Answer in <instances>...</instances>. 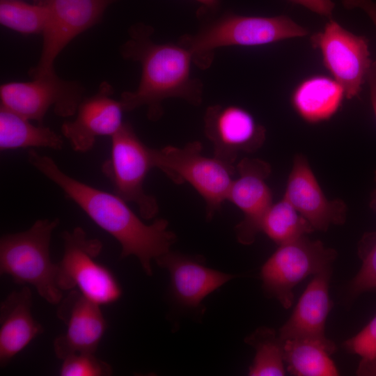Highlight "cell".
Here are the masks:
<instances>
[{"label":"cell","mask_w":376,"mask_h":376,"mask_svg":"<svg viewBox=\"0 0 376 376\" xmlns=\"http://www.w3.org/2000/svg\"><path fill=\"white\" fill-rule=\"evenodd\" d=\"M113 94L112 86L102 81L94 95L82 100L75 118L62 125V134L74 150L86 152L93 147L97 137H111L121 128L125 111L120 100L112 97Z\"/></svg>","instance_id":"cell-15"},{"label":"cell","mask_w":376,"mask_h":376,"mask_svg":"<svg viewBox=\"0 0 376 376\" xmlns=\"http://www.w3.org/2000/svg\"><path fill=\"white\" fill-rule=\"evenodd\" d=\"M359 375L376 376V358L370 361H361L357 371Z\"/></svg>","instance_id":"cell-32"},{"label":"cell","mask_w":376,"mask_h":376,"mask_svg":"<svg viewBox=\"0 0 376 376\" xmlns=\"http://www.w3.org/2000/svg\"><path fill=\"white\" fill-rule=\"evenodd\" d=\"M330 274V269L315 274L292 315L279 331V336L283 341L295 338L329 340L324 335V325L331 308L329 296Z\"/></svg>","instance_id":"cell-19"},{"label":"cell","mask_w":376,"mask_h":376,"mask_svg":"<svg viewBox=\"0 0 376 376\" xmlns=\"http://www.w3.org/2000/svg\"><path fill=\"white\" fill-rule=\"evenodd\" d=\"M346 349L357 354L362 361L376 358V314L373 319L355 336L345 343Z\"/></svg>","instance_id":"cell-28"},{"label":"cell","mask_w":376,"mask_h":376,"mask_svg":"<svg viewBox=\"0 0 376 376\" xmlns=\"http://www.w3.org/2000/svg\"><path fill=\"white\" fill-rule=\"evenodd\" d=\"M116 0H34L46 7L48 17L42 49L31 78L55 72L54 64L62 50L75 37L97 24L106 9Z\"/></svg>","instance_id":"cell-9"},{"label":"cell","mask_w":376,"mask_h":376,"mask_svg":"<svg viewBox=\"0 0 376 376\" xmlns=\"http://www.w3.org/2000/svg\"><path fill=\"white\" fill-rule=\"evenodd\" d=\"M292 3L299 4L320 15L331 19L334 3L331 0H288Z\"/></svg>","instance_id":"cell-29"},{"label":"cell","mask_w":376,"mask_h":376,"mask_svg":"<svg viewBox=\"0 0 376 376\" xmlns=\"http://www.w3.org/2000/svg\"><path fill=\"white\" fill-rule=\"evenodd\" d=\"M358 251L362 264L350 283V291L352 296L364 292H376V232L363 235Z\"/></svg>","instance_id":"cell-26"},{"label":"cell","mask_w":376,"mask_h":376,"mask_svg":"<svg viewBox=\"0 0 376 376\" xmlns=\"http://www.w3.org/2000/svg\"><path fill=\"white\" fill-rule=\"evenodd\" d=\"M100 306L77 289L62 299L56 315L67 331L53 343L57 358L63 360L75 353L95 352L107 328Z\"/></svg>","instance_id":"cell-14"},{"label":"cell","mask_w":376,"mask_h":376,"mask_svg":"<svg viewBox=\"0 0 376 376\" xmlns=\"http://www.w3.org/2000/svg\"><path fill=\"white\" fill-rule=\"evenodd\" d=\"M245 342L256 352L249 368V375H285L283 340L276 336L274 329L261 327L245 338Z\"/></svg>","instance_id":"cell-24"},{"label":"cell","mask_w":376,"mask_h":376,"mask_svg":"<svg viewBox=\"0 0 376 376\" xmlns=\"http://www.w3.org/2000/svg\"><path fill=\"white\" fill-rule=\"evenodd\" d=\"M48 11L44 6L22 0H0V23L22 34H42Z\"/></svg>","instance_id":"cell-25"},{"label":"cell","mask_w":376,"mask_h":376,"mask_svg":"<svg viewBox=\"0 0 376 376\" xmlns=\"http://www.w3.org/2000/svg\"><path fill=\"white\" fill-rule=\"evenodd\" d=\"M154 168L163 171L175 183H189L206 204L210 220L226 201L235 168L213 156L202 154V145L192 141L182 148L167 146L152 148Z\"/></svg>","instance_id":"cell-5"},{"label":"cell","mask_w":376,"mask_h":376,"mask_svg":"<svg viewBox=\"0 0 376 376\" xmlns=\"http://www.w3.org/2000/svg\"><path fill=\"white\" fill-rule=\"evenodd\" d=\"M314 230L311 224L284 197L269 206L260 223V231L279 245Z\"/></svg>","instance_id":"cell-23"},{"label":"cell","mask_w":376,"mask_h":376,"mask_svg":"<svg viewBox=\"0 0 376 376\" xmlns=\"http://www.w3.org/2000/svg\"><path fill=\"white\" fill-rule=\"evenodd\" d=\"M345 97L344 88L334 78L315 75L297 86L291 102L303 120L318 123L330 119L338 111Z\"/></svg>","instance_id":"cell-20"},{"label":"cell","mask_w":376,"mask_h":376,"mask_svg":"<svg viewBox=\"0 0 376 376\" xmlns=\"http://www.w3.org/2000/svg\"><path fill=\"white\" fill-rule=\"evenodd\" d=\"M336 257L335 250L306 235L281 244L262 267L263 288L284 308H290L294 288L308 275L330 269Z\"/></svg>","instance_id":"cell-8"},{"label":"cell","mask_w":376,"mask_h":376,"mask_svg":"<svg viewBox=\"0 0 376 376\" xmlns=\"http://www.w3.org/2000/svg\"><path fill=\"white\" fill-rule=\"evenodd\" d=\"M347 9L360 8L370 17L376 28V1L373 0H342Z\"/></svg>","instance_id":"cell-30"},{"label":"cell","mask_w":376,"mask_h":376,"mask_svg":"<svg viewBox=\"0 0 376 376\" xmlns=\"http://www.w3.org/2000/svg\"><path fill=\"white\" fill-rule=\"evenodd\" d=\"M169 272L172 292L176 300L188 307H197L209 294L238 276L208 268L203 260L168 251L156 260Z\"/></svg>","instance_id":"cell-17"},{"label":"cell","mask_w":376,"mask_h":376,"mask_svg":"<svg viewBox=\"0 0 376 376\" xmlns=\"http://www.w3.org/2000/svg\"><path fill=\"white\" fill-rule=\"evenodd\" d=\"M84 91L78 82L63 80L54 72L29 81L3 84L0 86L1 105L42 125L51 108L61 117L75 115L84 99Z\"/></svg>","instance_id":"cell-10"},{"label":"cell","mask_w":376,"mask_h":376,"mask_svg":"<svg viewBox=\"0 0 376 376\" xmlns=\"http://www.w3.org/2000/svg\"><path fill=\"white\" fill-rule=\"evenodd\" d=\"M283 342L284 361L291 375L297 376L339 375L329 357L336 350L335 344L330 340L322 341L309 338H295Z\"/></svg>","instance_id":"cell-21"},{"label":"cell","mask_w":376,"mask_h":376,"mask_svg":"<svg viewBox=\"0 0 376 376\" xmlns=\"http://www.w3.org/2000/svg\"><path fill=\"white\" fill-rule=\"evenodd\" d=\"M31 120L1 105L0 150L22 148H48L61 150V136L43 125H34Z\"/></svg>","instance_id":"cell-22"},{"label":"cell","mask_w":376,"mask_h":376,"mask_svg":"<svg viewBox=\"0 0 376 376\" xmlns=\"http://www.w3.org/2000/svg\"><path fill=\"white\" fill-rule=\"evenodd\" d=\"M29 163L56 185L100 228L120 244V258L136 256L145 273L152 274L151 261L170 251L176 235L168 230L166 219L146 224L127 202L111 194L79 181L64 173L54 160L33 149L28 152Z\"/></svg>","instance_id":"cell-1"},{"label":"cell","mask_w":376,"mask_h":376,"mask_svg":"<svg viewBox=\"0 0 376 376\" xmlns=\"http://www.w3.org/2000/svg\"><path fill=\"white\" fill-rule=\"evenodd\" d=\"M111 138V155L102 165V172L116 195L135 203L143 219L153 218L159 211L158 203L143 189L146 177L154 168L152 148L141 141L129 123H124Z\"/></svg>","instance_id":"cell-7"},{"label":"cell","mask_w":376,"mask_h":376,"mask_svg":"<svg viewBox=\"0 0 376 376\" xmlns=\"http://www.w3.org/2000/svg\"><path fill=\"white\" fill-rule=\"evenodd\" d=\"M370 88V100L376 118V61L372 62L366 77Z\"/></svg>","instance_id":"cell-31"},{"label":"cell","mask_w":376,"mask_h":376,"mask_svg":"<svg viewBox=\"0 0 376 376\" xmlns=\"http://www.w3.org/2000/svg\"><path fill=\"white\" fill-rule=\"evenodd\" d=\"M63 255L58 264L57 284L63 290H79L99 305L116 301L122 289L111 271L96 261L102 242L76 227L62 233Z\"/></svg>","instance_id":"cell-6"},{"label":"cell","mask_w":376,"mask_h":376,"mask_svg":"<svg viewBox=\"0 0 376 376\" xmlns=\"http://www.w3.org/2000/svg\"><path fill=\"white\" fill-rule=\"evenodd\" d=\"M308 34L306 29L286 15L256 17L230 13L203 26L193 35L182 36L178 43L190 52L193 62L207 68L215 49L263 45Z\"/></svg>","instance_id":"cell-3"},{"label":"cell","mask_w":376,"mask_h":376,"mask_svg":"<svg viewBox=\"0 0 376 376\" xmlns=\"http://www.w3.org/2000/svg\"><path fill=\"white\" fill-rule=\"evenodd\" d=\"M32 293L28 286L13 291L0 305V366H6L43 327L32 315Z\"/></svg>","instance_id":"cell-18"},{"label":"cell","mask_w":376,"mask_h":376,"mask_svg":"<svg viewBox=\"0 0 376 376\" xmlns=\"http://www.w3.org/2000/svg\"><path fill=\"white\" fill-rule=\"evenodd\" d=\"M375 180L376 182V171L375 173ZM370 206L376 210V191L373 194Z\"/></svg>","instance_id":"cell-34"},{"label":"cell","mask_w":376,"mask_h":376,"mask_svg":"<svg viewBox=\"0 0 376 376\" xmlns=\"http://www.w3.org/2000/svg\"><path fill=\"white\" fill-rule=\"evenodd\" d=\"M111 366L95 356V353L82 352L71 354L64 359L59 370L61 376H108Z\"/></svg>","instance_id":"cell-27"},{"label":"cell","mask_w":376,"mask_h":376,"mask_svg":"<svg viewBox=\"0 0 376 376\" xmlns=\"http://www.w3.org/2000/svg\"><path fill=\"white\" fill-rule=\"evenodd\" d=\"M315 230L326 231L331 224L345 221L347 208L341 200H329L306 157L297 155L283 196Z\"/></svg>","instance_id":"cell-16"},{"label":"cell","mask_w":376,"mask_h":376,"mask_svg":"<svg viewBox=\"0 0 376 376\" xmlns=\"http://www.w3.org/2000/svg\"><path fill=\"white\" fill-rule=\"evenodd\" d=\"M153 31L150 26L142 23L129 29L120 54L125 59L139 62L141 75L137 88L123 92L120 101L125 111L146 107L148 118L155 121L162 116V104L168 98H181L200 105L203 85L191 75L190 52L178 42H155L151 38Z\"/></svg>","instance_id":"cell-2"},{"label":"cell","mask_w":376,"mask_h":376,"mask_svg":"<svg viewBox=\"0 0 376 376\" xmlns=\"http://www.w3.org/2000/svg\"><path fill=\"white\" fill-rule=\"evenodd\" d=\"M59 219L36 221L26 230L3 235L0 239V273L10 276L17 284L33 285L39 295L58 304L63 292L57 284L58 264L51 260L49 246Z\"/></svg>","instance_id":"cell-4"},{"label":"cell","mask_w":376,"mask_h":376,"mask_svg":"<svg viewBox=\"0 0 376 376\" xmlns=\"http://www.w3.org/2000/svg\"><path fill=\"white\" fill-rule=\"evenodd\" d=\"M204 133L213 145L214 156L234 166L240 152H253L262 146L266 131L244 108L214 104L205 112Z\"/></svg>","instance_id":"cell-12"},{"label":"cell","mask_w":376,"mask_h":376,"mask_svg":"<svg viewBox=\"0 0 376 376\" xmlns=\"http://www.w3.org/2000/svg\"><path fill=\"white\" fill-rule=\"evenodd\" d=\"M320 50L324 67L344 88L345 98L358 97L372 61L368 40L346 30L332 19L311 37Z\"/></svg>","instance_id":"cell-11"},{"label":"cell","mask_w":376,"mask_h":376,"mask_svg":"<svg viewBox=\"0 0 376 376\" xmlns=\"http://www.w3.org/2000/svg\"><path fill=\"white\" fill-rule=\"evenodd\" d=\"M238 177L234 178L226 201L236 205L243 213V219L236 226L237 240L251 244L260 232V223L272 203V194L267 183L270 165L260 159H242L237 166Z\"/></svg>","instance_id":"cell-13"},{"label":"cell","mask_w":376,"mask_h":376,"mask_svg":"<svg viewBox=\"0 0 376 376\" xmlns=\"http://www.w3.org/2000/svg\"><path fill=\"white\" fill-rule=\"evenodd\" d=\"M202 3L205 7L210 9L216 8L219 3V0H196Z\"/></svg>","instance_id":"cell-33"}]
</instances>
